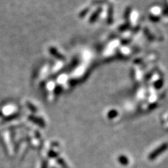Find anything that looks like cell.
Instances as JSON below:
<instances>
[{"instance_id":"obj_1","label":"cell","mask_w":168,"mask_h":168,"mask_svg":"<svg viewBox=\"0 0 168 168\" xmlns=\"http://www.w3.org/2000/svg\"><path fill=\"white\" fill-rule=\"evenodd\" d=\"M168 149V144L165 143V144H162L161 147L158 148L157 149H155V150L153 151L152 153H151L150 155H149V159L150 160H153L155 159V158L157 156H158L159 155H161L162 153H163L164 151L165 150H167Z\"/></svg>"},{"instance_id":"obj_2","label":"cell","mask_w":168,"mask_h":168,"mask_svg":"<svg viewBox=\"0 0 168 168\" xmlns=\"http://www.w3.org/2000/svg\"><path fill=\"white\" fill-rule=\"evenodd\" d=\"M119 160V162L122 164V165H127L128 164V159L127 158V157H125L124 156V155H121V156H120V158H118Z\"/></svg>"}]
</instances>
